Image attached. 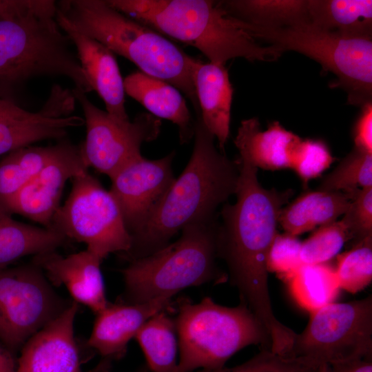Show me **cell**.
Here are the masks:
<instances>
[{"label": "cell", "mask_w": 372, "mask_h": 372, "mask_svg": "<svg viewBox=\"0 0 372 372\" xmlns=\"http://www.w3.org/2000/svg\"><path fill=\"white\" fill-rule=\"evenodd\" d=\"M237 161L236 202L224 203L220 212L218 258L225 261L230 280L238 289L241 302L261 322L271 345L279 347L289 340L292 330L274 315L267 260L278 234L277 225L282 206L293 192L264 188L258 180V168L243 154H239Z\"/></svg>", "instance_id": "cell-1"}, {"label": "cell", "mask_w": 372, "mask_h": 372, "mask_svg": "<svg viewBox=\"0 0 372 372\" xmlns=\"http://www.w3.org/2000/svg\"><path fill=\"white\" fill-rule=\"evenodd\" d=\"M191 158L142 228L132 236L129 262L167 245L187 225L216 214V209L235 194L239 175L237 159L230 160L214 145L215 137L199 116L195 121Z\"/></svg>", "instance_id": "cell-2"}, {"label": "cell", "mask_w": 372, "mask_h": 372, "mask_svg": "<svg viewBox=\"0 0 372 372\" xmlns=\"http://www.w3.org/2000/svg\"><path fill=\"white\" fill-rule=\"evenodd\" d=\"M108 5L161 34L199 50L209 62L232 59L271 62L283 51L264 46L240 29L218 1L105 0Z\"/></svg>", "instance_id": "cell-3"}, {"label": "cell", "mask_w": 372, "mask_h": 372, "mask_svg": "<svg viewBox=\"0 0 372 372\" xmlns=\"http://www.w3.org/2000/svg\"><path fill=\"white\" fill-rule=\"evenodd\" d=\"M56 6L78 31L128 59L141 72L182 91L200 115L192 79L194 58L160 33L113 8L105 0H62L56 1Z\"/></svg>", "instance_id": "cell-4"}, {"label": "cell", "mask_w": 372, "mask_h": 372, "mask_svg": "<svg viewBox=\"0 0 372 372\" xmlns=\"http://www.w3.org/2000/svg\"><path fill=\"white\" fill-rule=\"evenodd\" d=\"M56 1L43 8L0 17V99L15 95L32 79L62 76L86 93L92 88L72 42L58 25Z\"/></svg>", "instance_id": "cell-5"}, {"label": "cell", "mask_w": 372, "mask_h": 372, "mask_svg": "<svg viewBox=\"0 0 372 372\" xmlns=\"http://www.w3.org/2000/svg\"><path fill=\"white\" fill-rule=\"evenodd\" d=\"M218 214L194 221L180 237L158 251L130 262L121 270L126 303H143L216 281L227 275L217 266Z\"/></svg>", "instance_id": "cell-6"}, {"label": "cell", "mask_w": 372, "mask_h": 372, "mask_svg": "<svg viewBox=\"0 0 372 372\" xmlns=\"http://www.w3.org/2000/svg\"><path fill=\"white\" fill-rule=\"evenodd\" d=\"M177 302L178 372L223 367L233 355L253 344L269 350L265 329L243 302L229 307L209 297L196 304L186 298Z\"/></svg>", "instance_id": "cell-7"}, {"label": "cell", "mask_w": 372, "mask_h": 372, "mask_svg": "<svg viewBox=\"0 0 372 372\" xmlns=\"http://www.w3.org/2000/svg\"><path fill=\"white\" fill-rule=\"evenodd\" d=\"M232 20L257 41L265 42L283 52H297L318 63L324 72L336 76L331 86L346 92L349 104L361 107L372 102V39L344 37L309 21L269 28Z\"/></svg>", "instance_id": "cell-8"}, {"label": "cell", "mask_w": 372, "mask_h": 372, "mask_svg": "<svg viewBox=\"0 0 372 372\" xmlns=\"http://www.w3.org/2000/svg\"><path fill=\"white\" fill-rule=\"evenodd\" d=\"M70 193L55 214L50 229L86 245L102 261L130 251L132 240L111 194L87 171L74 177Z\"/></svg>", "instance_id": "cell-9"}, {"label": "cell", "mask_w": 372, "mask_h": 372, "mask_svg": "<svg viewBox=\"0 0 372 372\" xmlns=\"http://www.w3.org/2000/svg\"><path fill=\"white\" fill-rule=\"evenodd\" d=\"M309 322L296 334L291 357L331 364L372 357V297L331 302L310 313Z\"/></svg>", "instance_id": "cell-10"}, {"label": "cell", "mask_w": 372, "mask_h": 372, "mask_svg": "<svg viewBox=\"0 0 372 372\" xmlns=\"http://www.w3.org/2000/svg\"><path fill=\"white\" fill-rule=\"evenodd\" d=\"M72 92L84 114L86 137L81 146L83 159L88 167L110 178L141 157L142 144L154 141L160 134L161 121L151 114L141 113L132 121L121 123L94 105L83 90L74 87Z\"/></svg>", "instance_id": "cell-11"}, {"label": "cell", "mask_w": 372, "mask_h": 372, "mask_svg": "<svg viewBox=\"0 0 372 372\" xmlns=\"http://www.w3.org/2000/svg\"><path fill=\"white\" fill-rule=\"evenodd\" d=\"M59 298L35 265L0 268V340L10 349L26 341L59 314Z\"/></svg>", "instance_id": "cell-12"}, {"label": "cell", "mask_w": 372, "mask_h": 372, "mask_svg": "<svg viewBox=\"0 0 372 372\" xmlns=\"http://www.w3.org/2000/svg\"><path fill=\"white\" fill-rule=\"evenodd\" d=\"M175 153L148 160L143 156L118 172L110 192L115 198L131 237L145 225L174 183Z\"/></svg>", "instance_id": "cell-13"}, {"label": "cell", "mask_w": 372, "mask_h": 372, "mask_svg": "<svg viewBox=\"0 0 372 372\" xmlns=\"http://www.w3.org/2000/svg\"><path fill=\"white\" fill-rule=\"evenodd\" d=\"M81 146L61 139L52 160L8 203L6 211L50 228L68 180L88 170Z\"/></svg>", "instance_id": "cell-14"}, {"label": "cell", "mask_w": 372, "mask_h": 372, "mask_svg": "<svg viewBox=\"0 0 372 372\" xmlns=\"http://www.w3.org/2000/svg\"><path fill=\"white\" fill-rule=\"evenodd\" d=\"M71 92L55 86L39 111L0 118V156L40 141L63 139L83 126V118L72 114L76 100Z\"/></svg>", "instance_id": "cell-15"}, {"label": "cell", "mask_w": 372, "mask_h": 372, "mask_svg": "<svg viewBox=\"0 0 372 372\" xmlns=\"http://www.w3.org/2000/svg\"><path fill=\"white\" fill-rule=\"evenodd\" d=\"M74 301L23 344L16 372H82L74 334Z\"/></svg>", "instance_id": "cell-16"}, {"label": "cell", "mask_w": 372, "mask_h": 372, "mask_svg": "<svg viewBox=\"0 0 372 372\" xmlns=\"http://www.w3.org/2000/svg\"><path fill=\"white\" fill-rule=\"evenodd\" d=\"M56 21L76 50L80 64L106 112L121 123L130 121L125 110L124 80L114 54L93 38L78 31L56 9Z\"/></svg>", "instance_id": "cell-17"}, {"label": "cell", "mask_w": 372, "mask_h": 372, "mask_svg": "<svg viewBox=\"0 0 372 372\" xmlns=\"http://www.w3.org/2000/svg\"><path fill=\"white\" fill-rule=\"evenodd\" d=\"M102 260L85 249L63 256L56 251L34 256L35 264L51 283L63 285L78 304L96 314L109 303L106 299L101 263Z\"/></svg>", "instance_id": "cell-18"}, {"label": "cell", "mask_w": 372, "mask_h": 372, "mask_svg": "<svg viewBox=\"0 0 372 372\" xmlns=\"http://www.w3.org/2000/svg\"><path fill=\"white\" fill-rule=\"evenodd\" d=\"M172 296H162L143 303H108L96 313L87 344L105 358H120L127 344L153 316L174 309Z\"/></svg>", "instance_id": "cell-19"}, {"label": "cell", "mask_w": 372, "mask_h": 372, "mask_svg": "<svg viewBox=\"0 0 372 372\" xmlns=\"http://www.w3.org/2000/svg\"><path fill=\"white\" fill-rule=\"evenodd\" d=\"M192 79L200 108V117L218 141L220 152L229 135L233 87L225 65L204 63L195 59Z\"/></svg>", "instance_id": "cell-20"}, {"label": "cell", "mask_w": 372, "mask_h": 372, "mask_svg": "<svg viewBox=\"0 0 372 372\" xmlns=\"http://www.w3.org/2000/svg\"><path fill=\"white\" fill-rule=\"evenodd\" d=\"M302 140L278 121L262 131L258 120L251 118L241 122L234 143L258 169L277 170L292 168Z\"/></svg>", "instance_id": "cell-21"}, {"label": "cell", "mask_w": 372, "mask_h": 372, "mask_svg": "<svg viewBox=\"0 0 372 372\" xmlns=\"http://www.w3.org/2000/svg\"><path fill=\"white\" fill-rule=\"evenodd\" d=\"M124 88L125 94L140 103L151 114L176 124L181 144L188 143L194 137L195 121L177 88L141 71L125 77Z\"/></svg>", "instance_id": "cell-22"}, {"label": "cell", "mask_w": 372, "mask_h": 372, "mask_svg": "<svg viewBox=\"0 0 372 372\" xmlns=\"http://www.w3.org/2000/svg\"><path fill=\"white\" fill-rule=\"evenodd\" d=\"M356 190L307 192L282 208L278 222L286 234L296 236L335 222L347 211Z\"/></svg>", "instance_id": "cell-23"}, {"label": "cell", "mask_w": 372, "mask_h": 372, "mask_svg": "<svg viewBox=\"0 0 372 372\" xmlns=\"http://www.w3.org/2000/svg\"><path fill=\"white\" fill-rule=\"evenodd\" d=\"M309 22L349 38L372 39V1L308 0Z\"/></svg>", "instance_id": "cell-24"}, {"label": "cell", "mask_w": 372, "mask_h": 372, "mask_svg": "<svg viewBox=\"0 0 372 372\" xmlns=\"http://www.w3.org/2000/svg\"><path fill=\"white\" fill-rule=\"evenodd\" d=\"M65 240L53 229L17 221L0 209V268L27 256L56 251Z\"/></svg>", "instance_id": "cell-25"}, {"label": "cell", "mask_w": 372, "mask_h": 372, "mask_svg": "<svg viewBox=\"0 0 372 372\" xmlns=\"http://www.w3.org/2000/svg\"><path fill=\"white\" fill-rule=\"evenodd\" d=\"M218 2L229 17L251 25L284 28L309 21L308 0H226Z\"/></svg>", "instance_id": "cell-26"}, {"label": "cell", "mask_w": 372, "mask_h": 372, "mask_svg": "<svg viewBox=\"0 0 372 372\" xmlns=\"http://www.w3.org/2000/svg\"><path fill=\"white\" fill-rule=\"evenodd\" d=\"M169 311L153 316L134 337L152 372H178V335L174 319Z\"/></svg>", "instance_id": "cell-27"}, {"label": "cell", "mask_w": 372, "mask_h": 372, "mask_svg": "<svg viewBox=\"0 0 372 372\" xmlns=\"http://www.w3.org/2000/svg\"><path fill=\"white\" fill-rule=\"evenodd\" d=\"M59 142L47 147L27 146L12 151L0 162V209L52 160Z\"/></svg>", "instance_id": "cell-28"}, {"label": "cell", "mask_w": 372, "mask_h": 372, "mask_svg": "<svg viewBox=\"0 0 372 372\" xmlns=\"http://www.w3.org/2000/svg\"><path fill=\"white\" fill-rule=\"evenodd\" d=\"M286 282L296 302L310 313L333 302L340 289L334 269L327 263L303 265Z\"/></svg>", "instance_id": "cell-29"}, {"label": "cell", "mask_w": 372, "mask_h": 372, "mask_svg": "<svg viewBox=\"0 0 372 372\" xmlns=\"http://www.w3.org/2000/svg\"><path fill=\"white\" fill-rule=\"evenodd\" d=\"M337 258L334 270L340 289L355 293L371 282L372 236L354 243Z\"/></svg>", "instance_id": "cell-30"}, {"label": "cell", "mask_w": 372, "mask_h": 372, "mask_svg": "<svg viewBox=\"0 0 372 372\" xmlns=\"http://www.w3.org/2000/svg\"><path fill=\"white\" fill-rule=\"evenodd\" d=\"M372 187V154L353 147L322 180L319 191L351 192Z\"/></svg>", "instance_id": "cell-31"}, {"label": "cell", "mask_w": 372, "mask_h": 372, "mask_svg": "<svg viewBox=\"0 0 372 372\" xmlns=\"http://www.w3.org/2000/svg\"><path fill=\"white\" fill-rule=\"evenodd\" d=\"M351 240L342 220L320 226L302 242L300 258L303 265L325 264L338 254Z\"/></svg>", "instance_id": "cell-32"}, {"label": "cell", "mask_w": 372, "mask_h": 372, "mask_svg": "<svg viewBox=\"0 0 372 372\" xmlns=\"http://www.w3.org/2000/svg\"><path fill=\"white\" fill-rule=\"evenodd\" d=\"M327 365L299 357L281 356L265 349L240 365L194 372H322Z\"/></svg>", "instance_id": "cell-33"}, {"label": "cell", "mask_w": 372, "mask_h": 372, "mask_svg": "<svg viewBox=\"0 0 372 372\" xmlns=\"http://www.w3.org/2000/svg\"><path fill=\"white\" fill-rule=\"evenodd\" d=\"M302 242L296 236L278 234L270 247L267 268L288 280L303 265L300 258Z\"/></svg>", "instance_id": "cell-34"}, {"label": "cell", "mask_w": 372, "mask_h": 372, "mask_svg": "<svg viewBox=\"0 0 372 372\" xmlns=\"http://www.w3.org/2000/svg\"><path fill=\"white\" fill-rule=\"evenodd\" d=\"M335 158L321 140L302 139L296 154L293 169L307 186L308 182L329 167Z\"/></svg>", "instance_id": "cell-35"}, {"label": "cell", "mask_w": 372, "mask_h": 372, "mask_svg": "<svg viewBox=\"0 0 372 372\" xmlns=\"http://www.w3.org/2000/svg\"><path fill=\"white\" fill-rule=\"evenodd\" d=\"M342 221L354 243L372 236V187L356 190Z\"/></svg>", "instance_id": "cell-36"}, {"label": "cell", "mask_w": 372, "mask_h": 372, "mask_svg": "<svg viewBox=\"0 0 372 372\" xmlns=\"http://www.w3.org/2000/svg\"><path fill=\"white\" fill-rule=\"evenodd\" d=\"M353 134L354 147L372 154V102L361 107Z\"/></svg>", "instance_id": "cell-37"}, {"label": "cell", "mask_w": 372, "mask_h": 372, "mask_svg": "<svg viewBox=\"0 0 372 372\" xmlns=\"http://www.w3.org/2000/svg\"><path fill=\"white\" fill-rule=\"evenodd\" d=\"M50 2L51 0H0V17L39 10Z\"/></svg>", "instance_id": "cell-38"}, {"label": "cell", "mask_w": 372, "mask_h": 372, "mask_svg": "<svg viewBox=\"0 0 372 372\" xmlns=\"http://www.w3.org/2000/svg\"><path fill=\"white\" fill-rule=\"evenodd\" d=\"M327 372H372L371 358H355L327 364Z\"/></svg>", "instance_id": "cell-39"}, {"label": "cell", "mask_w": 372, "mask_h": 372, "mask_svg": "<svg viewBox=\"0 0 372 372\" xmlns=\"http://www.w3.org/2000/svg\"><path fill=\"white\" fill-rule=\"evenodd\" d=\"M28 112L17 103L0 99V118L22 115Z\"/></svg>", "instance_id": "cell-40"}, {"label": "cell", "mask_w": 372, "mask_h": 372, "mask_svg": "<svg viewBox=\"0 0 372 372\" xmlns=\"http://www.w3.org/2000/svg\"><path fill=\"white\" fill-rule=\"evenodd\" d=\"M16 369L10 353L0 346V372H16Z\"/></svg>", "instance_id": "cell-41"}, {"label": "cell", "mask_w": 372, "mask_h": 372, "mask_svg": "<svg viewBox=\"0 0 372 372\" xmlns=\"http://www.w3.org/2000/svg\"><path fill=\"white\" fill-rule=\"evenodd\" d=\"M327 365L326 366V367L324 368L322 372H327Z\"/></svg>", "instance_id": "cell-42"}]
</instances>
